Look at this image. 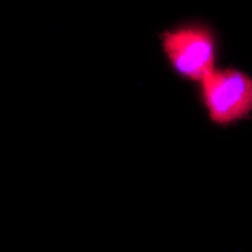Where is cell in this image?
<instances>
[{"mask_svg":"<svg viewBox=\"0 0 252 252\" xmlns=\"http://www.w3.org/2000/svg\"><path fill=\"white\" fill-rule=\"evenodd\" d=\"M203 94L210 118L229 125L252 111V79L234 68L215 69L202 81Z\"/></svg>","mask_w":252,"mask_h":252,"instance_id":"obj_1","label":"cell"},{"mask_svg":"<svg viewBox=\"0 0 252 252\" xmlns=\"http://www.w3.org/2000/svg\"><path fill=\"white\" fill-rule=\"evenodd\" d=\"M164 52L179 72L195 81H203L215 70V43L202 28H183L163 37Z\"/></svg>","mask_w":252,"mask_h":252,"instance_id":"obj_2","label":"cell"}]
</instances>
